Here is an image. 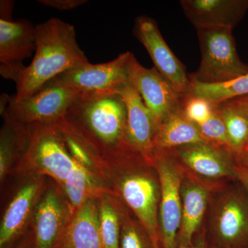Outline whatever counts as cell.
<instances>
[{"mask_svg": "<svg viewBox=\"0 0 248 248\" xmlns=\"http://www.w3.org/2000/svg\"><path fill=\"white\" fill-rule=\"evenodd\" d=\"M35 45L33 60L15 81L19 99L33 95L64 72L89 63L77 42L75 27L58 18L35 26Z\"/></svg>", "mask_w": 248, "mask_h": 248, "instance_id": "2", "label": "cell"}, {"mask_svg": "<svg viewBox=\"0 0 248 248\" xmlns=\"http://www.w3.org/2000/svg\"><path fill=\"white\" fill-rule=\"evenodd\" d=\"M35 26L27 19H0V73L16 81L23 60L35 50Z\"/></svg>", "mask_w": 248, "mask_h": 248, "instance_id": "14", "label": "cell"}, {"mask_svg": "<svg viewBox=\"0 0 248 248\" xmlns=\"http://www.w3.org/2000/svg\"><path fill=\"white\" fill-rule=\"evenodd\" d=\"M203 141H207L200 128L186 117L181 107L156 127L155 153L170 151L179 147Z\"/></svg>", "mask_w": 248, "mask_h": 248, "instance_id": "20", "label": "cell"}, {"mask_svg": "<svg viewBox=\"0 0 248 248\" xmlns=\"http://www.w3.org/2000/svg\"><path fill=\"white\" fill-rule=\"evenodd\" d=\"M125 206L122 216L120 248H155L149 235Z\"/></svg>", "mask_w": 248, "mask_h": 248, "instance_id": "24", "label": "cell"}, {"mask_svg": "<svg viewBox=\"0 0 248 248\" xmlns=\"http://www.w3.org/2000/svg\"><path fill=\"white\" fill-rule=\"evenodd\" d=\"M180 4L186 17L196 28L233 29L248 10V0H182Z\"/></svg>", "mask_w": 248, "mask_h": 248, "instance_id": "17", "label": "cell"}, {"mask_svg": "<svg viewBox=\"0 0 248 248\" xmlns=\"http://www.w3.org/2000/svg\"><path fill=\"white\" fill-rule=\"evenodd\" d=\"M117 169L115 192L149 235L155 248H161L159 209L161 187L154 165L131 149L110 161Z\"/></svg>", "mask_w": 248, "mask_h": 248, "instance_id": "4", "label": "cell"}, {"mask_svg": "<svg viewBox=\"0 0 248 248\" xmlns=\"http://www.w3.org/2000/svg\"><path fill=\"white\" fill-rule=\"evenodd\" d=\"M127 110L126 138L135 151L152 163L156 124L151 111L136 89L127 84L118 93Z\"/></svg>", "mask_w": 248, "mask_h": 248, "instance_id": "15", "label": "cell"}, {"mask_svg": "<svg viewBox=\"0 0 248 248\" xmlns=\"http://www.w3.org/2000/svg\"><path fill=\"white\" fill-rule=\"evenodd\" d=\"M38 2L44 6L60 10V11H69L86 4L88 1L86 0H39Z\"/></svg>", "mask_w": 248, "mask_h": 248, "instance_id": "27", "label": "cell"}, {"mask_svg": "<svg viewBox=\"0 0 248 248\" xmlns=\"http://www.w3.org/2000/svg\"><path fill=\"white\" fill-rule=\"evenodd\" d=\"M182 107L186 117L198 126L213 115L215 104L205 98L187 94L182 98Z\"/></svg>", "mask_w": 248, "mask_h": 248, "instance_id": "25", "label": "cell"}, {"mask_svg": "<svg viewBox=\"0 0 248 248\" xmlns=\"http://www.w3.org/2000/svg\"><path fill=\"white\" fill-rule=\"evenodd\" d=\"M223 120L231 151L237 155L248 148V108L237 99L215 104Z\"/></svg>", "mask_w": 248, "mask_h": 248, "instance_id": "21", "label": "cell"}, {"mask_svg": "<svg viewBox=\"0 0 248 248\" xmlns=\"http://www.w3.org/2000/svg\"><path fill=\"white\" fill-rule=\"evenodd\" d=\"M40 179L29 181L21 187L9 203L1 219L0 226V247L4 248L12 242L25 228L31 214L42 193Z\"/></svg>", "mask_w": 248, "mask_h": 248, "instance_id": "19", "label": "cell"}, {"mask_svg": "<svg viewBox=\"0 0 248 248\" xmlns=\"http://www.w3.org/2000/svg\"><path fill=\"white\" fill-rule=\"evenodd\" d=\"M31 125L30 139L22 155L23 164L53 179L68 202L72 215L86 201L105 193L98 174L78 164L71 156L55 123Z\"/></svg>", "mask_w": 248, "mask_h": 248, "instance_id": "1", "label": "cell"}, {"mask_svg": "<svg viewBox=\"0 0 248 248\" xmlns=\"http://www.w3.org/2000/svg\"><path fill=\"white\" fill-rule=\"evenodd\" d=\"M236 159L238 164L248 169V148L241 154L236 155Z\"/></svg>", "mask_w": 248, "mask_h": 248, "instance_id": "31", "label": "cell"}, {"mask_svg": "<svg viewBox=\"0 0 248 248\" xmlns=\"http://www.w3.org/2000/svg\"><path fill=\"white\" fill-rule=\"evenodd\" d=\"M132 53L120 54L107 63L86 64L72 68L52 80L82 93H114L130 84L128 65Z\"/></svg>", "mask_w": 248, "mask_h": 248, "instance_id": "10", "label": "cell"}, {"mask_svg": "<svg viewBox=\"0 0 248 248\" xmlns=\"http://www.w3.org/2000/svg\"><path fill=\"white\" fill-rule=\"evenodd\" d=\"M202 234L208 248H248V195L238 181L211 190Z\"/></svg>", "mask_w": 248, "mask_h": 248, "instance_id": "5", "label": "cell"}, {"mask_svg": "<svg viewBox=\"0 0 248 248\" xmlns=\"http://www.w3.org/2000/svg\"><path fill=\"white\" fill-rule=\"evenodd\" d=\"M14 8V1L10 0H1L0 1V19L10 20L12 19L13 10Z\"/></svg>", "mask_w": 248, "mask_h": 248, "instance_id": "28", "label": "cell"}, {"mask_svg": "<svg viewBox=\"0 0 248 248\" xmlns=\"http://www.w3.org/2000/svg\"><path fill=\"white\" fill-rule=\"evenodd\" d=\"M72 216L71 208L61 190L48 187L34 211L35 248H58Z\"/></svg>", "mask_w": 248, "mask_h": 248, "instance_id": "13", "label": "cell"}, {"mask_svg": "<svg viewBox=\"0 0 248 248\" xmlns=\"http://www.w3.org/2000/svg\"><path fill=\"white\" fill-rule=\"evenodd\" d=\"M196 29L202 60L197 71L190 75L191 80L203 84H219L248 73V65L238 55L232 29L205 27Z\"/></svg>", "mask_w": 248, "mask_h": 248, "instance_id": "6", "label": "cell"}, {"mask_svg": "<svg viewBox=\"0 0 248 248\" xmlns=\"http://www.w3.org/2000/svg\"><path fill=\"white\" fill-rule=\"evenodd\" d=\"M134 34L146 48L155 68L181 97L188 94L190 76L186 67L173 53L160 32L157 24L148 16H140L135 20Z\"/></svg>", "mask_w": 248, "mask_h": 248, "instance_id": "11", "label": "cell"}, {"mask_svg": "<svg viewBox=\"0 0 248 248\" xmlns=\"http://www.w3.org/2000/svg\"><path fill=\"white\" fill-rule=\"evenodd\" d=\"M152 164L159 175L161 187L159 209L161 248H177L182 219L181 188L184 172L167 152H155Z\"/></svg>", "mask_w": 248, "mask_h": 248, "instance_id": "8", "label": "cell"}, {"mask_svg": "<svg viewBox=\"0 0 248 248\" xmlns=\"http://www.w3.org/2000/svg\"><path fill=\"white\" fill-rule=\"evenodd\" d=\"M84 93L50 81L33 95L19 99L8 96L4 110L28 125L54 124L64 118L70 107Z\"/></svg>", "mask_w": 248, "mask_h": 248, "instance_id": "9", "label": "cell"}, {"mask_svg": "<svg viewBox=\"0 0 248 248\" xmlns=\"http://www.w3.org/2000/svg\"><path fill=\"white\" fill-rule=\"evenodd\" d=\"M58 248H104L99 228L98 198L89 199L75 211Z\"/></svg>", "mask_w": 248, "mask_h": 248, "instance_id": "18", "label": "cell"}, {"mask_svg": "<svg viewBox=\"0 0 248 248\" xmlns=\"http://www.w3.org/2000/svg\"><path fill=\"white\" fill-rule=\"evenodd\" d=\"M236 180L244 187L248 195V169L237 164L236 166Z\"/></svg>", "mask_w": 248, "mask_h": 248, "instance_id": "29", "label": "cell"}, {"mask_svg": "<svg viewBox=\"0 0 248 248\" xmlns=\"http://www.w3.org/2000/svg\"><path fill=\"white\" fill-rule=\"evenodd\" d=\"M177 161L184 176L210 190L236 182V155L231 150L208 141L187 145L167 151Z\"/></svg>", "mask_w": 248, "mask_h": 248, "instance_id": "7", "label": "cell"}, {"mask_svg": "<svg viewBox=\"0 0 248 248\" xmlns=\"http://www.w3.org/2000/svg\"><path fill=\"white\" fill-rule=\"evenodd\" d=\"M198 127L201 133L207 141L231 150L226 126L215 109L213 115Z\"/></svg>", "mask_w": 248, "mask_h": 248, "instance_id": "26", "label": "cell"}, {"mask_svg": "<svg viewBox=\"0 0 248 248\" xmlns=\"http://www.w3.org/2000/svg\"><path fill=\"white\" fill-rule=\"evenodd\" d=\"M177 248H208V247L207 246L206 244H205L203 234H202L194 241L192 244L188 245V246H183V247Z\"/></svg>", "mask_w": 248, "mask_h": 248, "instance_id": "30", "label": "cell"}, {"mask_svg": "<svg viewBox=\"0 0 248 248\" xmlns=\"http://www.w3.org/2000/svg\"><path fill=\"white\" fill-rule=\"evenodd\" d=\"M17 248H27L26 247V246H20V247H18Z\"/></svg>", "mask_w": 248, "mask_h": 248, "instance_id": "33", "label": "cell"}, {"mask_svg": "<svg viewBox=\"0 0 248 248\" xmlns=\"http://www.w3.org/2000/svg\"><path fill=\"white\" fill-rule=\"evenodd\" d=\"M188 94L205 98L214 104L248 96V73L219 84H203L191 80Z\"/></svg>", "mask_w": 248, "mask_h": 248, "instance_id": "23", "label": "cell"}, {"mask_svg": "<svg viewBox=\"0 0 248 248\" xmlns=\"http://www.w3.org/2000/svg\"><path fill=\"white\" fill-rule=\"evenodd\" d=\"M128 81L151 111L156 129L164 119L182 107V98L155 67L142 66L132 53L128 65Z\"/></svg>", "mask_w": 248, "mask_h": 248, "instance_id": "12", "label": "cell"}, {"mask_svg": "<svg viewBox=\"0 0 248 248\" xmlns=\"http://www.w3.org/2000/svg\"><path fill=\"white\" fill-rule=\"evenodd\" d=\"M181 194L182 219L177 248L192 244L202 234L211 190L201 183L184 176Z\"/></svg>", "mask_w": 248, "mask_h": 248, "instance_id": "16", "label": "cell"}, {"mask_svg": "<svg viewBox=\"0 0 248 248\" xmlns=\"http://www.w3.org/2000/svg\"><path fill=\"white\" fill-rule=\"evenodd\" d=\"M99 228L104 248H120L122 216L125 205L115 194H103L98 198Z\"/></svg>", "mask_w": 248, "mask_h": 248, "instance_id": "22", "label": "cell"}, {"mask_svg": "<svg viewBox=\"0 0 248 248\" xmlns=\"http://www.w3.org/2000/svg\"><path fill=\"white\" fill-rule=\"evenodd\" d=\"M64 118L102 159L111 161L133 148L126 138V107L119 94L84 93Z\"/></svg>", "mask_w": 248, "mask_h": 248, "instance_id": "3", "label": "cell"}, {"mask_svg": "<svg viewBox=\"0 0 248 248\" xmlns=\"http://www.w3.org/2000/svg\"><path fill=\"white\" fill-rule=\"evenodd\" d=\"M236 99H237L239 102H241V104H244L245 107L248 108V96H246V97L236 98Z\"/></svg>", "mask_w": 248, "mask_h": 248, "instance_id": "32", "label": "cell"}]
</instances>
